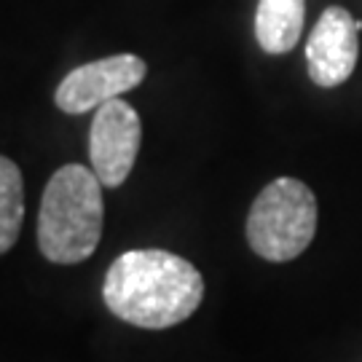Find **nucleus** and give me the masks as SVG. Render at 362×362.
<instances>
[{
  "label": "nucleus",
  "instance_id": "f257e3e1",
  "mask_svg": "<svg viewBox=\"0 0 362 362\" xmlns=\"http://www.w3.org/2000/svg\"><path fill=\"white\" fill-rule=\"evenodd\" d=\"M103 298L118 320L143 330H167L199 309L204 276L169 250H129L110 263Z\"/></svg>",
  "mask_w": 362,
  "mask_h": 362
},
{
  "label": "nucleus",
  "instance_id": "f03ea898",
  "mask_svg": "<svg viewBox=\"0 0 362 362\" xmlns=\"http://www.w3.org/2000/svg\"><path fill=\"white\" fill-rule=\"evenodd\" d=\"M103 182L83 164H65L46 182L38 212V247L43 258L76 266L94 255L103 236Z\"/></svg>",
  "mask_w": 362,
  "mask_h": 362
},
{
  "label": "nucleus",
  "instance_id": "7ed1b4c3",
  "mask_svg": "<svg viewBox=\"0 0 362 362\" xmlns=\"http://www.w3.org/2000/svg\"><path fill=\"white\" fill-rule=\"evenodd\" d=\"M245 228L252 252L263 260H296L317 233V199L306 182L276 177L255 196Z\"/></svg>",
  "mask_w": 362,
  "mask_h": 362
},
{
  "label": "nucleus",
  "instance_id": "20e7f679",
  "mask_svg": "<svg viewBox=\"0 0 362 362\" xmlns=\"http://www.w3.org/2000/svg\"><path fill=\"white\" fill-rule=\"evenodd\" d=\"M145 73L148 65L137 54H113L70 70L54 91V103L67 116H81L140 86Z\"/></svg>",
  "mask_w": 362,
  "mask_h": 362
},
{
  "label": "nucleus",
  "instance_id": "39448f33",
  "mask_svg": "<svg viewBox=\"0 0 362 362\" xmlns=\"http://www.w3.org/2000/svg\"><path fill=\"white\" fill-rule=\"evenodd\" d=\"M143 143V124L137 110L124 100H110L97 107L89 132L91 169L105 188L127 182Z\"/></svg>",
  "mask_w": 362,
  "mask_h": 362
},
{
  "label": "nucleus",
  "instance_id": "423d86ee",
  "mask_svg": "<svg viewBox=\"0 0 362 362\" xmlns=\"http://www.w3.org/2000/svg\"><path fill=\"white\" fill-rule=\"evenodd\" d=\"M357 19L341 6H327L317 25L311 30L309 43H306V65L309 76L317 86L333 89L357 67L360 57V43H357Z\"/></svg>",
  "mask_w": 362,
  "mask_h": 362
},
{
  "label": "nucleus",
  "instance_id": "0eeeda50",
  "mask_svg": "<svg viewBox=\"0 0 362 362\" xmlns=\"http://www.w3.org/2000/svg\"><path fill=\"white\" fill-rule=\"evenodd\" d=\"M306 0H258L255 38L266 54L293 52L303 33Z\"/></svg>",
  "mask_w": 362,
  "mask_h": 362
},
{
  "label": "nucleus",
  "instance_id": "6e6552de",
  "mask_svg": "<svg viewBox=\"0 0 362 362\" xmlns=\"http://www.w3.org/2000/svg\"><path fill=\"white\" fill-rule=\"evenodd\" d=\"M25 220V180L11 158H0V252H8Z\"/></svg>",
  "mask_w": 362,
  "mask_h": 362
}]
</instances>
